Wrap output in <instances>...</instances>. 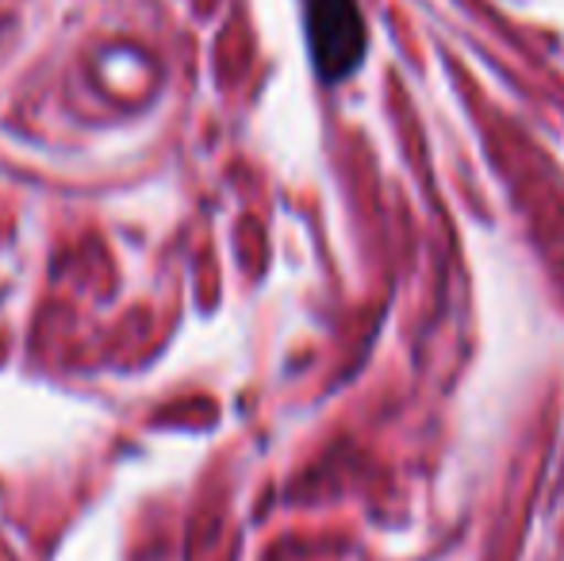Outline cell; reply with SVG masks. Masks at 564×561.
<instances>
[{"label": "cell", "mask_w": 564, "mask_h": 561, "mask_svg": "<svg viewBox=\"0 0 564 561\" xmlns=\"http://www.w3.org/2000/svg\"><path fill=\"white\" fill-rule=\"evenodd\" d=\"M304 23L315 74L330 85L346 82L365 58V20L357 0H304Z\"/></svg>", "instance_id": "1"}]
</instances>
